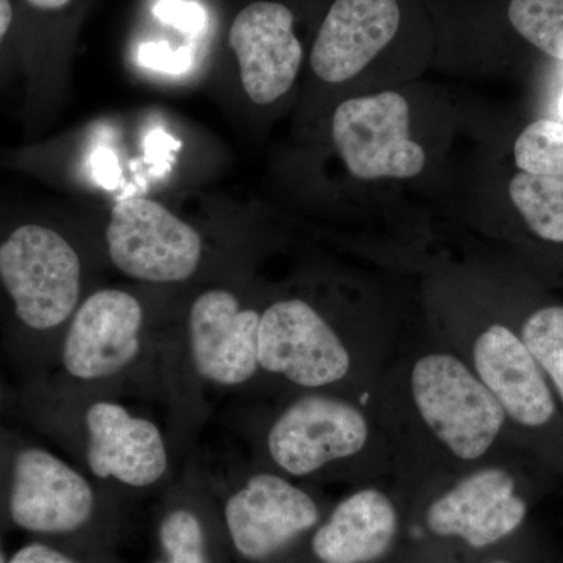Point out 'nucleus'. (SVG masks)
Segmentation results:
<instances>
[{"label": "nucleus", "mask_w": 563, "mask_h": 563, "mask_svg": "<svg viewBox=\"0 0 563 563\" xmlns=\"http://www.w3.org/2000/svg\"><path fill=\"white\" fill-rule=\"evenodd\" d=\"M154 14L158 20L184 32H199L207 21L202 7L190 0H158Z\"/></svg>", "instance_id": "nucleus-22"}, {"label": "nucleus", "mask_w": 563, "mask_h": 563, "mask_svg": "<svg viewBox=\"0 0 563 563\" xmlns=\"http://www.w3.org/2000/svg\"><path fill=\"white\" fill-rule=\"evenodd\" d=\"M399 512L388 493L377 487L352 492L314 528L312 553L321 563H374L398 537Z\"/></svg>", "instance_id": "nucleus-16"}, {"label": "nucleus", "mask_w": 563, "mask_h": 563, "mask_svg": "<svg viewBox=\"0 0 563 563\" xmlns=\"http://www.w3.org/2000/svg\"><path fill=\"white\" fill-rule=\"evenodd\" d=\"M520 335L563 404V307L536 310L525 321Z\"/></svg>", "instance_id": "nucleus-20"}, {"label": "nucleus", "mask_w": 563, "mask_h": 563, "mask_svg": "<svg viewBox=\"0 0 563 563\" xmlns=\"http://www.w3.org/2000/svg\"><path fill=\"white\" fill-rule=\"evenodd\" d=\"M399 22L398 0H335L313 44L314 74L328 84L357 76L391 43Z\"/></svg>", "instance_id": "nucleus-14"}, {"label": "nucleus", "mask_w": 563, "mask_h": 563, "mask_svg": "<svg viewBox=\"0 0 563 563\" xmlns=\"http://www.w3.org/2000/svg\"><path fill=\"white\" fill-rule=\"evenodd\" d=\"M141 324L139 299L121 290L96 291L70 322L63 346L66 369L84 380L121 372L139 354Z\"/></svg>", "instance_id": "nucleus-12"}, {"label": "nucleus", "mask_w": 563, "mask_h": 563, "mask_svg": "<svg viewBox=\"0 0 563 563\" xmlns=\"http://www.w3.org/2000/svg\"><path fill=\"white\" fill-rule=\"evenodd\" d=\"M81 265L65 236L47 225H18L0 243V282L29 328L63 324L80 296Z\"/></svg>", "instance_id": "nucleus-2"}, {"label": "nucleus", "mask_w": 563, "mask_h": 563, "mask_svg": "<svg viewBox=\"0 0 563 563\" xmlns=\"http://www.w3.org/2000/svg\"><path fill=\"white\" fill-rule=\"evenodd\" d=\"M262 314L243 309L231 291L202 292L190 310L192 361L203 379L247 383L257 373Z\"/></svg>", "instance_id": "nucleus-13"}, {"label": "nucleus", "mask_w": 563, "mask_h": 563, "mask_svg": "<svg viewBox=\"0 0 563 563\" xmlns=\"http://www.w3.org/2000/svg\"><path fill=\"white\" fill-rule=\"evenodd\" d=\"M528 504L517 479L501 465L484 463L454 477L426 507L424 525L439 539L461 540L484 550L512 536L523 525Z\"/></svg>", "instance_id": "nucleus-7"}, {"label": "nucleus", "mask_w": 563, "mask_h": 563, "mask_svg": "<svg viewBox=\"0 0 563 563\" xmlns=\"http://www.w3.org/2000/svg\"><path fill=\"white\" fill-rule=\"evenodd\" d=\"M111 262L135 279L172 284L188 279L202 257L201 235L152 199H122L107 228Z\"/></svg>", "instance_id": "nucleus-6"}, {"label": "nucleus", "mask_w": 563, "mask_h": 563, "mask_svg": "<svg viewBox=\"0 0 563 563\" xmlns=\"http://www.w3.org/2000/svg\"><path fill=\"white\" fill-rule=\"evenodd\" d=\"M490 563H510V562H506V561H495V562H490Z\"/></svg>", "instance_id": "nucleus-29"}, {"label": "nucleus", "mask_w": 563, "mask_h": 563, "mask_svg": "<svg viewBox=\"0 0 563 563\" xmlns=\"http://www.w3.org/2000/svg\"><path fill=\"white\" fill-rule=\"evenodd\" d=\"M509 192L537 236L563 243V179L520 173L510 180Z\"/></svg>", "instance_id": "nucleus-17"}, {"label": "nucleus", "mask_w": 563, "mask_h": 563, "mask_svg": "<svg viewBox=\"0 0 563 563\" xmlns=\"http://www.w3.org/2000/svg\"><path fill=\"white\" fill-rule=\"evenodd\" d=\"M402 396L415 435L457 477L487 463L507 424L492 393L454 350L415 355Z\"/></svg>", "instance_id": "nucleus-1"}, {"label": "nucleus", "mask_w": 563, "mask_h": 563, "mask_svg": "<svg viewBox=\"0 0 563 563\" xmlns=\"http://www.w3.org/2000/svg\"><path fill=\"white\" fill-rule=\"evenodd\" d=\"M355 350L309 302H274L261 317L258 366L303 388L336 387L355 374Z\"/></svg>", "instance_id": "nucleus-4"}, {"label": "nucleus", "mask_w": 563, "mask_h": 563, "mask_svg": "<svg viewBox=\"0 0 563 563\" xmlns=\"http://www.w3.org/2000/svg\"><path fill=\"white\" fill-rule=\"evenodd\" d=\"M140 65L147 68L168 70V73H180L190 63V55L185 47L173 51L165 43L143 44L139 52Z\"/></svg>", "instance_id": "nucleus-23"}, {"label": "nucleus", "mask_w": 563, "mask_h": 563, "mask_svg": "<svg viewBox=\"0 0 563 563\" xmlns=\"http://www.w3.org/2000/svg\"><path fill=\"white\" fill-rule=\"evenodd\" d=\"M521 173L563 179V124L539 120L520 133L514 146Z\"/></svg>", "instance_id": "nucleus-21"}, {"label": "nucleus", "mask_w": 563, "mask_h": 563, "mask_svg": "<svg viewBox=\"0 0 563 563\" xmlns=\"http://www.w3.org/2000/svg\"><path fill=\"white\" fill-rule=\"evenodd\" d=\"M379 431L372 415L354 399L307 395L274 421L268 451L291 476H310L331 463H355L376 448Z\"/></svg>", "instance_id": "nucleus-3"}, {"label": "nucleus", "mask_w": 563, "mask_h": 563, "mask_svg": "<svg viewBox=\"0 0 563 563\" xmlns=\"http://www.w3.org/2000/svg\"><path fill=\"white\" fill-rule=\"evenodd\" d=\"M457 352L501 406L507 421L525 429H542L553 421L550 380L512 329L493 322L473 336L466 350Z\"/></svg>", "instance_id": "nucleus-9"}, {"label": "nucleus", "mask_w": 563, "mask_h": 563, "mask_svg": "<svg viewBox=\"0 0 563 563\" xmlns=\"http://www.w3.org/2000/svg\"><path fill=\"white\" fill-rule=\"evenodd\" d=\"M90 484L65 462L41 450L22 451L14 462L10 515L24 531L70 536L95 517Z\"/></svg>", "instance_id": "nucleus-10"}, {"label": "nucleus", "mask_w": 563, "mask_h": 563, "mask_svg": "<svg viewBox=\"0 0 563 563\" xmlns=\"http://www.w3.org/2000/svg\"><path fill=\"white\" fill-rule=\"evenodd\" d=\"M290 9L277 2H255L236 14L229 44L239 58L247 98L268 106L282 98L298 77L302 46L292 31Z\"/></svg>", "instance_id": "nucleus-11"}, {"label": "nucleus", "mask_w": 563, "mask_h": 563, "mask_svg": "<svg viewBox=\"0 0 563 563\" xmlns=\"http://www.w3.org/2000/svg\"><path fill=\"white\" fill-rule=\"evenodd\" d=\"M85 420L90 433L88 465L96 476L147 487L165 474L168 455L154 422L133 418L124 407L111 402L92 404Z\"/></svg>", "instance_id": "nucleus-15"}, {"label": "nucleus", "mask_w": 563, "mask_h": 563, "mask_svg": "<svg viewBox=\"0 0 563 563\" xmlns=\"http://www.w3.org/2000/svg\"><path fill=\"white\" fill-rule=\"evenodd\" d=\"M320 521V507L309 493L269 473L252 476L224 507L232 548L251 563L276 558Z\"/></svg>", "instance_id": "nucleus-8"}, {"label": "nucleus", "mask_w": 563, "mask_h": 563, "mask_svg": "<svg viewBox=\"0 0 563 563\" xmlns=\"http://www.w3.org/2000/svg\"><path fill=\"white\" fill-rule=\"evenodd\" d=\"M32 9L40 11H57L65 9L70 0H25Z\"/></svg>", "instance_id": "nucleus-26"}, {"label": "nucleus", "mask_w": 563, "mask_h": 563, "mask_svg": "<svg viewBox=\"0 0 563 563\" xmlns=\"http://www.w3.org/2000/svg\"><path fill=\"white\" fill-rule=\"evenodd\" d=\"M559 110H561V117L563 118V92L561 96V102H559Z\"/></svg>", "instance_id": "nucleus-28"}, {"label": "nucleus", "mask_w": 563, "mask_h": 563, "mask_svg": "<svg viewBox=\"0 0 563 563\" xmlns=\"http://www.w3.org/2000/svg\"><path fill=\"white\" fill-rule=\"evenodd\" d=\"M509 20L532 46L563 62V0H512Z\"/></svg>", "instance_id": "nucleus-19"}, {"label": "nucleus", "mask_w": 563, "mask_h": 563, "mask_svg": "<svg viewBox=\"0 0 563 563\" xmlns=\"http://www.w3.org/2000/svg\"><path fill=\"white\" fill-rule=\"evenodd\" d=\"M409 103L395 91L350 99L333 113L332 136L352 176L362 180L410 179L426 154L409 135Z\"/></svg>", "instance_id": "nucleus-5"}, {"label": "nucleus", "mask_w": 563, "mask_h": 563, "mask_svg": "<svg viewBox=\"0 0 563 563\" xmlns=\"http://www.w3.org/2000/svg\"><path fill=\"white\" fill-rule=\"evenodd\" d=\"M154 563H214L209 531L199 514L177 507L163 515Z\"/></svg>", "instance_id": "nucleus-18"}, {"label": "nucleus", "mask_w": 563, "mask_h": 563, "mask_svg": "<svg viewBox=\"0 0 563 563\" xmlns=\"http://www.w3.org/2000/svg\"><path fill=\"white\" fill-rule=\"evenodd\" d=\"M13 24V5L10 0H0V44L5 40Z\"/></svg>", "instance_id": "nucleus-25"}, {"label": "nucleus", "mask_w": 563, "mask_h": 563, "mask_svg": "<svg viewBox=\"0 0 563 563\" xmlns=\"http://www.w3.org/2000/svg\"><path fill=\"white\" fill-rule=\"evenodd\" d=\"M0 563H9V561H7L5 554H3L2 548H0Z\"/></svg>", "instance_id": "nucleus-27"}, {"label": "nucleus", "mask_w": 563, "mask_h": 563, "mask_svg": "<svg viewBox=\"0 0 563 563\" xmlns=\"http://www.w3.org/2000/svg\"><path fill=\"white\" fill-rule=\"evenodd\" d=\"M9 563H81L66 551L57 550L44 543L25 544Z\"/></svg>", "instance_id": "nucleus-24"}]
</instances>
